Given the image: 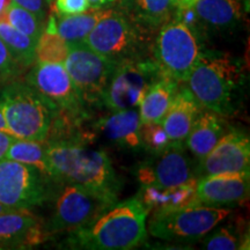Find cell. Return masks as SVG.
<instances>
[{
  "instance_id": "obj_28",
  "label": "cell",
  "mask_w": 250,
  "mask_h": 250,
  "mask_svg": "<svg viewBox=\"0 0 250 250\" xmlns=\"http://www.w3.org/2000/svg\"><path fill=\"white\" fill-rule=\"evenodd\" d=\"M4 20L17 30L35 40L36 42L39 41L41 34L44 29L43 21H41L29 9L18 5L14 1H12L6 9Z\"/></svg>"
},
{
  "instance_id": "obj_9",
  "label": "cell",
  "mask_w": 250,
  "mask_h": 250,
  "mask_svg": "<svg viewBox=\"0 0 250 250\" xmlns=\"http://www.w3.org/2000/svg\"><path fill=\"white\" fill-rule=\"evenodd\" d=\"M143 28L124 13L110 9L83 40V43L112 62L144 57Z\"/></svg>"
},
{
  "instance_id": "obj_32",
  "label": "cell",
  "mask_w": 250,
  "mask_h": 250,
  "mask_svg": "<svg viewBox=\"0 0 250 250\" xmlns=\"http://www.w3.org/2000/svg\"><path fill=\"white\" fill-rule=\"evenodd\" d=\"M55 9L58 15L78 14L89 9V4L87 0H56Z\"/></svg>"
},
{
  "instance_id": "obj_15",
  "label": "cell",
  "mask_w": 250,
  "mask_h": 250,
  "mask_svg": "<svg viewBox=\"0 0 250 250\" xmlns=\"http://www.w3.org/2000/svg\"><path fill=\"white\" fill-rule=\"evenodd\" d=\"M249 173L205 175L197 179L196 196L201 204L223 206L245 202L249 197Z\"/></svg>"
},
{
  "instance_id": "obj_18",
  "label": "cell",
  "mask_w": 250,
  "mask_h": 250,
  "mask_svg": "<svg viewBox=\"0 0 250 250\" xmlns=\"http://www.w3.org/2000/svg\"><path fill=\"white\" fill-rule=\"evenodd\" d=\"M140 118L138 108L114 111L110 116L101 118L94 124V129L122 149L138 151L140 143Z\"/></svg>"
},
{
  "instance_id": "obj_29",
  "label": "cell",
  "mask_w": 250,
  "mask_h": 250,
  "mask_svg": "<svg viewBox=\"0 0 250 250\" xmlns=\"http://www.w3.org/2000/svg\"><path fill=\"white\" fill-rule=\"evenodd\" d=\"M140 143L142 148L152 155L160 154L171 146L161 123L140 124Z\"/></svg>"
},
{
  "instance_id": "obj_31",
  "label": "cell",
  "mask_w": 250,
  "mask_h": 250,
  "mask_svg": "<svg viewBox=\"0 0 250 250\" xmlns=\"http://www.w3.org/2000/svg\"><path fill=\"white\" fill-rule=\"evenodd\" d=\"M21 72H22V68L14 61L9 54L7 46L0 39V86L18 79Z\"/></svg>"
},
{
  "instance_id": "obj_39",
  "label": "cell",
  "mask_w": 250,
  "mask_h": 250,
  "mask_svg": "<svg viewBox=\"0 0 250 250\" xmlns=\"http://www.w3.org/2000/svg\"><path fill=\"white\" fill-rule=\"evenodd\" d=\"M46 1H48V2H50V1H51V0H46Z\"/></svg>"
},
{
  "instance_id": "obj_13",
  "label": "cell",
  "mask_w": 250,
  "mask_h": 250,
  "mask_svg": "<svg viewBox=\"0 0 250 250\" xmlns=\"http://www.w3.org/2000/svg\"><path fill=\"white\" fill-rule=\"evenodd\" d=\"M137 177L140 186L156 188L177 187L195 179L184 146L173 145L140 165L137 169Z\"/></svg>"
},
{
  "instance_id": "obj_14",
  "label": "cell",
  "mask_w": 250,
  "mask_h": 250,
  "mask_svg": "<svg viewBox=\"0 0 250 250\" xmlns=\"http://www.w3.org/2000/svg\"><path fill=\"white\" fill-rule=\"evenodd\" d=\"M199 162L198 174L201 176L223 173H249V137L236 130L226 132Z\"/></svg>"
},
{
  "instance_id": "obj_16",
  "label": "cell",
  "mask_w": 250,
  "mask_h": 250,
  "mask_svg": "<svg viewBox=\"0 0 250 250\" xmlns=\"http://www.w3.org/2000/svg\"><path fill=\"white\" fill-rule=\"evenodd\" d=\"M50 235L44 224L30 210H15L0 214V249L30 248Z\"/></svg>"
},
{
  "instance_id": "obj_38",
  "label": "cell",
  "mask_w": 250,
  "mask_h": 250,
  "mask_svg": "<svg viewBox=\"0 0 250 250\" xmlns=\"http://www.w3.org/2000/svg\"><path fill=\"white\" fill-rule=\"evenodd\" d=\"M9 211H15V210H13V208H7V206H5L2 204H0V214L5 213V212H9Z\"/></svg>"
},
{
  "instance_id": "obj_12",
  "label": "cell",
  "mask_w": 250,
  "mask_h": 250,
  "mask_svg": "<svg viewBox=\"0 0 250 250\" xmlns=\"http://www.w3.org/2000/svg\"><path fill=\"white\" fill-rule=\"evenodd\" d=\"M24 81L59 111L83 116L86 105L81 101L64 64L35 62Z\"/></svg>"
},
{
  "instance_id": "obj_26",
  "label": "cell",
  "mask_w": 250,
  "mask_h": 250,
  "mask_svg": "<svg viewBox=\"0 0 250 250\" xmlns=\"http://www.w3.org/2000/svg\"><path fill=\"white\" fill-rule=\"evenodd\" d=\"M5 159L31 166L50 177L45 142L17 138L8 147Z\"/></svg>"
},
{
  "instance_id": "obj_25",
  "label": "cell",
  "mask_w": 250,
  "mask_h": 250,
  "mask_svg": "<svg viewBox=\"0 0 250 250\" xmlns=\"http://www.w3.org/2000/svg\"><path fill=\"white\" fill-rule=\"evenodd\" d=\"M0 39L7 46L9 54L20 67H31L36 62L37 42L26 34L21 33L6 22L4 19L0 20Z\"/></svg>"
},
{
  "instance_id": "obj_23",
  "label": "cell",
  "mask_w": 250,
  "mask_h": 250,
  "mask_svg": "<svg viewBox=\"0 0 250 250\" xmlns=\"http://www.w3.org/2000/svg\"><path fill=\"white\" fill-rule=\"evenodd\" d=\"M125 15L143 29L162 27L174 18V0H123Z\"/></svg>"
},
{
  "instance_id": "obj_33",
  "label": "cell",
  "mask_w": 250,
  "mask_h": 250,
  "mask_svg": "<svg viewBox=\"0 0 250 250\" xmlns=\"http://www.w3.org/2000/svg\"><path fill=\"white\" fill-rule=\"evenodd\" d=\"M18 5L29 9L33 12L41 21H44L45 17V5L44 0H13Z\"/></svg>"
},
{
  "instance_id": "obj_2",
  "label": "cell",
  "mask_w": 250,
  "mask_h": 250,
  "mask_svg": "<svg viewBox=\"0 0 250 250\" xmlns=\"http://www.w3.org/2000/svg\"><path fill=\"white\" fill-rule=\"evenodd\" d=\"M50 179L72 183L118 199L121 181L109 155L80 142H45Z\"/></svg>"
},
{
  "instance_id": "obj_21",
  "label": "cell",
  "mask_w": 250,
  "mask_h": 250,
  "mask_svg": "<svg viewBox=\"0 0 250 250\" xmlns=\"http://www.w3.org/2000/svg\"><path fill=\"white\" fill-rule=\"evenodd\" d=\"M191 6L201 26L212 29H230L242 18L241 0H196Z\"/></svg>"
},
{
  "instance_id": "obj_37",
  "label": "cell",
  "mask_w": 250,
  "mask_h": 250,
  "mask_svg": "<svg viewBox=\"0 0 250 250\" xmlns=\"http://www.w3.org/2000/svg\"><path fill=\"white\" fill-rule=\"evenodd\" d=\"M0 131H2V132H7V133H9V134H12L11 131H9V129H8L7 123H6L5 117H4V115H2L1 110H0ZM12 136H13V134H12Z\"/></svg>"
},
{
  "instance_id": "obj_6",
  "label": "cell",
  "mask_w": 250,
  "mask_h": 250,
  "mask_svg": "<svg viewBox=\"0 0 250 250\" xmlns=\"http://www.w3.org/2000/svg\"><path fill=\"white\" fill-rule=\"evenodd\" d=\"M62 189L56 198L51 218L44 224L49 235L72 232L98 218L118 199L104 193L72 183H62Z\"/></svg>"
},
{
  "instance_id": "obj_1",
  "label": "cell",
  "mask_w": 250,
  "mask_h": 250,
  "mask_svg": "<svg viewBox=\"0 0 250 250\" xmlns=\"http://www.w3.org/2000/svg\"><path fill=\"white\" fill-rule=\"evenodd\" d=\"M149 212L138 197L115 203L86 226L68 232L64 246L71 249L127 250L147 236Z\"/></svg>"
},
{
  "instance_id": "obj_3",
  "label": "cell",
  "mask_w": 250,
  "mask_h": 250,
  "mask_svg": "<svg viewBox=\"0 0 250 250\" xmlns=\"http://www.w3.org/2000/svg\"><path fill=\"white\" fill-rule=\"evenodd\" d=\"M242 71L227 55L202 52L186 81L187 87L206 110L220 116L235 111Z\"/></svg>"
},
{
  "instance_id": "obj_4",
  "label": "cell",
  "mask_w": 250,
  "mask_h": 250,
  "mask_svg": "<svg viewBox=\"0 0 250 250\" xmlns=\"http://www.w3.org/2000/svg\"><path fill=\"white\" fill-rule=\"evenodd\" d=\"M0 110L11 133L19 139L45 142L57 107L43 98L26 81L18 79L0 88Z\"/></svg>"
},
{
  "instance_id": "obj_8",
  "label": "cell",
  "mask_w": 250,
  "mask_h": 250,
  "mask_svg": "<svg viewBox=\"0 0 250 250\" xmlns=\"http://www.w3.org/2000/svg\"><path fill=\"white\" fill-rule=\"evenodd\" d=\"M162 74L154 59L140 57L116 62L102 105L111 112L138 108L146 90Z\"/></svg>"
},
{
  "instance_id": "obj_5",
  "label": "cell",
  "mask_w": 250,
  "mask_h": 250,
  "mask_svg": "<svg viewBox=\"0 0 250 250\" xmlns=\"http://www.w3.org/2000/svg\"><path fill=\"white\" fill-rule=\"evenodd\" d=\"M230 214L223 206L193 204L147 217L148 233L168 242H193L204 239Z\"/></svg>"
},
{
  "instance_id": "obj_7",
  "label": "cell",
  "mask_w": 250,
  "mask_h": 250,
  "mask_svg": "<svg viewBox=\"0 0 250 250\" xmlns=\"http://www.w3.org/2000/svg\"><path fill=\"white\" fill-rule=\"evenodd\" d=\"M153 54V59L165 76L179 83H186L202 54L198 35L187 24L173 18L159 31Z\"/></svg>"
},
{
  "instance_id": "obj_19",
  "label": "cell",
  "mask_w": 250,
  "mask_h": 250,
  "mask_svg": "<svg viewBox=\"0 0 250 250\" xmlns=\"http://www.w3.org/2000/svg\"><path fill=\"white\" fill-rule=\"evenodd\" d=\"M197 179L173 188L142 186L137 197L147 208L149 213L170 211L183 206L201 204L196 196Z\"/></svg>"
},
{
  "instance_id": "obj_20",
  "label": "cell",
  "mask_w": 250,
  "mask_h": 250,
  "mask_svg": "<svg viewBox=\"0 0 250 250\" xmlns=\"http://www.w3.org/2000/svg\"><path fill=\"white\" fill-rule=\"evenodd\" d=\"M225 133L226 123L220 115L210 110H202L187 136L184 146L196 159L202 160Z\"/></svg>"
},
{
  "instance_id": "obj_10",
  "label": "cell",
  "mask_w": 250,
  "mask_h": 250,
  "mask_svg": "<svg viewBox=\"0 0 250 250\" xmlns=\"http://www.w3.org/2000/svg\"><path fill=\"white\" fill-rule=\"evenodd\" d=\"M67 56L64 62L72 83L86 105H102L116 62L98 54L83 42L67 44Z\"/></svg>"
},
{
  "instance_id": "obj_35",
  "label": "cell",
  "mask_w": 250,
  "mask_h": 250,
  "mask_svg": "<svg viewBox=\"0 0 250 250\" xmlns=\"http://www.w3.org/2000/svg\"><path fill=\"white\" fill-rule=\"evenodd\" d=\"M87 1H88L89 4V8L99 9V8H102L103 6L111 4V2H114L115 0H87Z\"/></svg>"
},
{
  "instance_id": "obj_11",
  "label": "cell",
  "mask_w": 250,
  "mask_h": 250,
  "mask_svg": "<svg viewBox=\"0 0 250 250\" xmlns=\"http://www.w3.org/2000/svg\"><path fill=\"white\" fill-rule=\"evenodd\" d=\"M50 177L31 166L0 161V204L13 210H31L50 197Z\"/></svg>"
},
{
  "instance_id": "obj_22",
  "label": "cell",
  "mask_w": 250,
  "mask_h": 250,
  "mask_svg": "<svg viewBox=\"0 0 250 250\" xmlns=\"http://www.w3.org/2000/svg\"><path fill=\"white\" fill-rule=\"evenodd\" d=\"M180 83L162 74L148 89L138 105L140 123H161Z\"/></svg>"
},
{
  "instance_id": "obj_17",
  "label": "cell",
  "mask_w": 250,
  "mask_h": 250,
  "mask_svg": "<svg viewBox=\"0 0 250 250\" xmlns=\"http://www.w3.org/2000/svg\"><path fill=\"white\" fill-rule=\"evenodd\" d=\"M202 109L189 88L179 86L161 122L171 145L184 146L187 136L202 112Z\"/></svg>"
},
{
  "instance_id": "obj_36",
  "label": "cell",
  "mask_w": 250,
  "mask_h": 250,
  "mask_svg": "<svg viewBox=\"0 0 250 250\" xmlns=\"http://www.w3.org/2000/svg\"><path fill=\"white\" fill-rule=\"evenodd\" d=\"M12 1H13V0H0V20H1V19H4L6 9H7L8 5L11 4Z\"/></svg>"
},
{
  "instance_id": "obj_27",
  "label": "cell",
  "mask_w": 250,
  "mask_h": 250,
  "mask_svg": "<svg viewBox=\"0 0 250 250\" xmlns=\"http://www.w3.org/2000/svg\"><path fill=\"white\" fill-rule=\"evenodd\" d=\"M68 45L57 31L56 18L50 15L48 24L43 29L36 45V62L64 64Z\"/></svg>"
},
{
  "instance_id": "obj_34",
  "label": "cell",
  "mask_w": 250,
  "mask_h": 250,
  "mask_svg": "<svg viewBox=\"0 0 250 250\" xmlns=\"http://www.w3.org/2000/svg\"><path fill=\"white\" fill-rule=\"evenodd\" d=\"M15 139H17V137L12 136V134H9L7 132L0 131V161L4 160L8 147Z\"/></svg>"
},
{
  "instance_id": "obj_24",
  "label": "cell",
  "mask_w": 250,
  "mask_h": 250,
  "mask_svg": "<svg viewBox=\"0 0 250 250\" xmlns=\"http://www.w3.org/2000/svg\"><path fill=\"white\" fill-rule=\"evenodd\" d=\"M109 12L110 9L99 8L78 14L59 15L56 20L58 34L67 44L83 42L95 24Z\"/></svg>"
},
{
  "instance_id": "obj_30",
  "label": "cell",
  "mask_w": 250,
  "mask_h": 250,
  "mask_svg": "<svg viewBox=\"0 0 250 250\" xmlns=\"http://www.w3.org/2000/svg\"><path fill=\"white\" fill-rule=\"evenodd\" d=\"M203 242L205 249L208 250H235L240 249L241 241L239 234L232 227H220L213 229L205 236Z\"/></svg>"
}]
</instances>
